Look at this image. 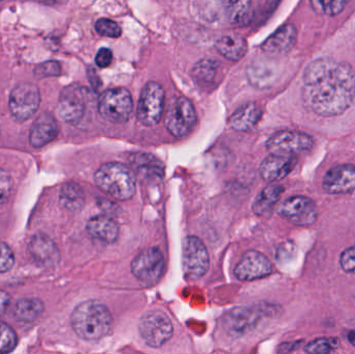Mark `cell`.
<instances>
[{
    "label": "cell",
    "instance_id": "4fadbf2b",
    "mask_svg": "<svg viewBox=\"0 0 355 354\" xmlns=\"http://www.w3.org/2000/svg\"><path fill=\"white\" fill-rule=\"evenodd\" d=\"M166 267L164 255L157 247H151L139 254L131 264L133 276L146 283H154L162 278Z\"/></svg>",
    "mask_w": 355,
    "mask_h": 354
},
{
    "label": "cell",
    "instance_id": "d590c367",
    "mask_svg": "<svg viewBox=\"0 0 355 354\" xmlns=\"http://www.w3.org/2000/svg\"><path fill=\"white\" fill-rule=\"evenodd\" d=\"M15 256L10 247L0 241V272H6L12 267Z\"/></svg>",
    "mask_w": 355,
    "mask_h": 354
},
{
    "label": "cell",
    "instance_id": "f546056e",
    "mask_svg": "<svg viewBox=\"0 0 355 354\" xmlns=\"http://www.w3.org/2000/svg\"><path fill=\"white\" fill-rule=\"evenodd\" d=\"M313 10L319 15L337 16L343 12L350 0H310Z\"/></svg>",
    "mask_w": 355,
    "mask_h": 354
},
{
    "label": "cell",
    "instance_id": "5bb4252c",
    "mask_svg": "<svg viewBox=\"0 0 355 354\" xmlns=\"http://www.w3.org/2000/svg\"><path fill=\"white\" fill-rule=\"evenodd\" d=\"M272 272V264L260 251H248L244 254L234 270L240 281H254L266 278Z\"/></svg>",
    "mask_w": 355,
    "mask_h": 354
},
{
    "label": "cell",
    "instance_id": "6da1fadb",
    "mask_svg": "<svg viewBox=\"0 0 355 354\" xmlns=\"http://www.w3.org/2000/svg\"><path fill=\"white\" fill-rule=\"evenodd\" d=\"M304 105L321 116H336L349 109L355 98V72L350 64L318 58L306 67Z\"/></svg>",
    "mask_w": 355,
    "mask_h": 354
},
{
    "label": "cell",
    "instance_id": "9a60e30c",
    "mask_svg": "<svg viewBox=\"0 0 355 354\" xmlns=\"http://www.w3.org/2000/svg\"><path fill=\"white\" fill-rule=\"evenodd\" d=\"M322 187L329 195H347L355 191V166L339 164L327 170Z\"/></svg>",
    "mask_w": 355,
    "mask_h": 354
},
{
    "label": "cell",
    "instance_id": "52a82bcc",
    "mask_svg": "<svg viewBox=\"0 0 355 354\" xmlns=\"http://www.w3.org/2000/svg\"><path fill=\"white\" fill-rule=\"evenodd\" d=\"M166 93L157 82H149L144 87L137 104V118L145 126H155L164 114Z\"/></svg>",
    "mask_w": 355,
    "mask_h": 354
},
{
    "label": "cell",
    "instance_id": "ffe728a7",
    "mask_svg": "<svg viewBox=\"0 0 355 354\" xmlns=\"http://www.w3.org/2000/svg\"><path fill=\"white\" fill-rule=\"evenodd\" d=\"M262 116V109L258 104H244L241 107L238 108L231 118H229V125L232 129L236 131H250L258 124Z\"/></svg>",
    "mask_w": 355,
    "mask_h": 354
},
{
    "label": "cell",
    "instance_id": "9c48e42d",
    "mask_svg": "<svg viewBox=\"0 0 355 354\" xmlns=\"http://www.w3.org/2000/svg\"><path fill=\"white\" fill-rule=\"evenodd\" d=\"M209 254L202 241L196 236L185 239L182 249V268L184 276L189 280H198L209 269Z\"/></svg>",
    "mask_w": 355,
    "mask_h": 354
},
{
    "label": "cell",
    "instance_id": "30bf717a",
    "mask_svg": "<svg viewBox=\"0 0 355 354\" xmlns=\"http://www.w3.org/2000/svg\"><path fill=\"white\" fill-rule=\"evenodd\" d=\"M266 147L269 153L295 156L310 152L314 147V139L306 133L283 130L275 133L267 141Z\"/></svg>",
    "mask_w": 355,
    "mask_h": 354
},
{
    "label": "cell",
    "instance_id": "4dcf8cb0",
    "mask_svg": "<svg viewBox=\"0 0 355 354\" xmlns=\"http://www.w3.org/2000/svg\"><path fill=\"white\" fill-rule=\"evenodd\" d=\"M339 339L335 337H324L315 339L304 346V351L311 354H327L337 351L340 347Z\"/></svg>",
    "mask_w": 355,
    "mask_h": 354
},
{
    "label": "cell",
    "instance_id": "e0dca14e",
    "mask_svg": "<svg viewBox=\"0 0 355 354\" xmlns=\"http://www.w3.org/2000/svg\"><path fill=\"white\" fill-rule=\"evenodd\" d=\"M29 251L35 261L44 267H54L60 262V251L47 235H35L29 242Z\"/></svg>",
    "mask_w": 355,
    "mask_h": 354
},
{
    "label": "cell",
    "instance_id": "f35d334b",
    "mask_svg": "<svg viewBox=\"0 0 355 354\" xmlns=\"http://www.w3.org/2000/svg\"><path fill=\"white\" fill-rule=\"evenodd\" d=\"M112 60V50L108 48H101L96 54L95 62L99 68H107Z\"/></svg>",
    "mask_w": 355,
    "mask_h": 354
},
{
    "label": "cell",
    "instance_id": "7402d4cb",
    "mask_svg": "<svg viewBox=\"0 0 355 354\" xmlns=\"http://www.w3.org/2000/svg\"><path fill=\"white\" fill-rule=\"evenodd\" d=\"M217 51L230 60H240L248 51V43L242 35L229 33L223 35L215 43Z\"/></svg>",
    "mask_w": 355,
    "mask_h": 354
},
{
    "label": "cell",
    "instance_id": "8992f818",
    "mask_svg": "<svg viewBox=\"0 0 355 354\" xmlns=\"http://www.w3.org/2000/svg\"><path fill=\"white\" fill-rule=\"evenodd\" d=\"M40 104L41 93L33 83H18L10 91L8 106L12 118L18 122L29 120L39 109Z\"/></svg>",
    "mask_w": 355,
    "mask_h": 354
},
{
    "label": "cell",
    "instance_id": "484cf974",
    "mask_svg": "<svg viewBox=\"0 0 355 354\" xmlns=\"http://www.w3.org/2000/svg\"><path fill=\"white\" fill-rule=\"evenodd\" d=\"M218 64L211 58L198 60L191 70V77L196 85L200 87H210L216 77Z\"/></svg>",
    "mask_w": 355,
    "mask_h": 354
},
{
    "label": "cell",
    "instance_id": "d6a6232c",
    "mask_svg": "<svg viewBox=\"0 0 355 354\" xmlns=\"http://www.w3.org/2000/svg\"><path fill=\"white\" fill-rule=\"evenodd\" d=\"M96 31L106 37H119L122 35V28L118 23L107 18H101L96 22Z\"/></svg>",
    "mask_w": 355,
    "mask_h": 354
},
{
    "label": "cell",
    "instance_id": "b9f144b4",
    "mask_svg": "<svg viewBox=\"0 0 355 354\" xmlns=\"http://www.w3.org/2000/svg\"><path fill=\"white\" fill-rule=\"evenodd\" d=\"M348 341L355 347V332H349L347 335Z\"/></svg>",
    "mask_w": 355,
    "mask_h": 354
},
{
    "label": "cell",
    "instance_id": "3957f363",
    "mask_svg": "<svg viewBox=\"0 0 355 354\" xmlns=\"http://www.w3.org/2000/svg\"><path fill=\"white\" fill-rule=\"evenodd\" d=\"M95 183L102 191L120 201H128L137 191L135 172L119 162L103 164L96 172Z\"/></svg>",
    "mask_w": 355,
    "mask_h": 354
},
{
    "label": "cell",
    "instance_id": "d4e9b609",
    "mask_svg": "<svg viewBox=\"0 0 355 354\" xmlns=\"http://www.w3.org/2000/svg\"><path fill=\"white\" fill-rule=\"evenodd\" d=\"M227 20L233 24H245L252 12V0H223Z\"/></svg>",
    "mask_w": 355,
    "mask_h": 354
},
{
    "label": "cell",
    "instance_id": "ba28073f",
    "mask_svg": "<svg viewBox=\"0 0 355 354\" xmlns=\"http://www.w3.org/2000/svg\"><path fill=\"white\" fill-rule=\"evenodd\" d=\"M196 112L191 102L185 97H177L168 104L166 110V129L175 137H183L193 129Z\"/></svg>",
    "mask_w": 355,
    "mask_h": 354
},
{
    "label": "cell",
    "instance_id": "7c38bea8",
    "mask_svg": "<svg viewBox=\"0 0 355 354\" xmlns=\"http://www.w3.org/2000/svg\"><path fill=\"white\" fill-rule=\"evenodd\" d=\"M85 89L77 83L68 85L60 91L58 112L69 124H77L85 112Z\"/></svg>",
    "mask_w": 355,
    "mask_h": 354
},
{
    "label": "cell",
    "instance_id": "cb8c5ba5",
    "mask_svg": "<svg viewBox=\"0 0 355 354\" xmlns=\"http://www.w3.org/2000/svg\"><path fill=\"white\" fill-rule=\"evenodd\" d=\"M60 203L71 212H78L85 203V195L80 185L75 182L66 183L60 189Z\"/></svg>",
    "mask_w": 355,
    "mask_h": 354
},
{
    "label": "cell",
    "instance_id": "44dd1931",
    "mask_svg": "<svg viewBox=\"0 0 355 354\" xmlns=\"http://www.w3.org/2000/svg\"><path fill=\"white\" fill-rule=\"evenodd\" d=\"M87 230L92 237L106 243H114L120 233L118 224L106 215L92 218L87 222Z\"/></svg>",
    "mask_w": 355,
    "mask_h": 354
},
{
    "label": "cell",
    "instance_id": "2e32d148",
    "mask_svg": "<svg viewBox=\"0 0 355 354\" xmlns=\"http://www.w3.org/2000/svg\"><path fill=\"white\" fill-rule=\"evenodd\" d=\"M296 163V156L270 153L261 163V177L266 182H277L289 176L295 168Z\"/></svg>",
    "mask_w": 355,
    "mask_h": 354
},
{
    "label": "cell",
    "instance_id": "7bdbcfd3",
    "mask_svg": "<svg viewBox=\"0 0 355 354\" xmlns=\"http://www.w3.org/2000/svg\"><path fill=\"white\" fill-rule=\"evenodd\" d=\"M1 1H2V0H0V2H1Z\"/></svg>",
    "mask_w": 355,
    "mask_h": 354
},
{
    "label": "cell",
    "instance_id": "83f0119b",
    "mask_svg": "<svg viewBox=\"0 0 355 354\" xmlns=\"http://www.w3.org/2000/svg\"><path fill=\"white\" fill-rule=\"evenodd\" d=\"M254 320H256V315L250 311L248 309H235L233 312H230L227 314V319H225V324H227V330L236 333H244L248 328L252 326Z\"/></svg>",
    "mask_w": 355,
    "mask_h": 354
},
{
    "label": "cell",
    "instance_id": "60d3db41",
    "mask_svg": "<svg viewBox=\"0 0 355 354\" xmlns=\"http://www.w3.org/2000/svg\"><path fill=\"white\" fill-rule=\"evenodd\" d=\"M300 342L286 343V344L279 346V353H290V351H295L300 347Z\"/></svg>",
    "mask_w": 355,
    "mask_h": 354
},
{
    "label": "cell",
    "instance_id": "ac0fdd59",
    "mask_svg": "<svg viewBox=\"0 0 355 354\" xmlns=\"http://www.w3.org/2000/svg\"><path fill=\"white\" fill-rule=\"evenodd\" d=\"M60 132L56 118L50 112H43L33 123L29 134V143L33 147H45L55 139Z\"/></svg>",
    "mask_w": 355,
    "mask_h": 354
},
{
    "label": "cell",
    "instance_id": "5b68a950",
    "mask_svg": "<svg viewBox=\"0 0 355 354\" xmlns=\"http://www.w3.org/2000/svg\"><path fill=\"white\" fill-rule=\"evenodd\" d=\"M139 334L148 346L159 348L166 344L174 334V326L166 313L151 311L139 320Z\"/></svg>",
    "mask_w": 355,
    "mask_h": 354
},
{
    "label": "cell",
    "instance_id": "277c9868",
    "mask_svg": "<svg viewBox=\"0 0 355 354\" xmlns=\"http://www.w3.org/2000/svg\"><path fill=\"white\" fill-rule=\"evenodd\" d=\"M98 110L100 116L107 122L114 124L127 122L133 112L130 91L124 87L107 89L100 98Z\"/></svg>",
    "mask_w": 355,
    "mask_h": 354
},
{
    "label": "cell",
    "instance_id": "7a4b0ae2",
    "mask_svg": "<svg viewBox=\"0 0 355 354\" xmlns=\"http://www.w3.org/2000/svg\"><path fill=\"white\" fill-rule=\"evenodd\" d=\"M71 324L79 338L87 342H96L110 334L112 316L103 303L87 301L75 308L71 315Z\"/></svg>",
    "mask_w": 355,
    "mask_h": 354
},
{
    "label": "cell",
    "instance_id": "ab89813d",
    "mask_svg": "<svg viewBox=\"0 0 355 354\" xmlns=\"http://www.w3.org/2000/svg\"><path fill=\"white\" fill-rule=\"evenodd\" d=\"M10 303V297L6 291L0 290V315L4 313Z\"/></svg>",
    "mask_w": 355,
    "mask_h": 354
},
{
    "label": "cell",
    "instance_id": "8fae6325",
    "mask_svg": "<svg viewBox=\"0 0 355 354\" xmlns=\"http://www.w3.org/2000/svg\"><path fill=\"white\" fill-rule=\"evenodd\" d=\"M279 213L295 226H312L318 218V208L310 197L293 195L282 204Z\"/></svg>",
    "mask_w": 355,
    "mask_h": 354
},
{
    "label": "cell",
    "instance_id": "603a6c76",
    "mask_svg": "<svg viewBox=\"0 0 355 354\" xmlns=\"http://www.w3.org/2000/svg\"><path fill=\"white\" fill-rule=\"evenodd\" d=\"M284 191L285 188L277 184L269 185L266 188L263 189L262 193L258 195L252 205L254 213L260 216L270 213L275 204L281 199Z\"/></svg>",
    "mask_w": 355,
    "mask_h": 354
},
{
    "label": "cell",
    "instance_id": "1f68e13d",
    "mask_svg": "<svg viewBox=\"0 0 355 354\" xmlns=\"http://www.w3.org/2000/svg\"><path fill=\"white\" fill-rule=\"evenodd\" d=\"M17 335L8 324L0 322V353H8L16 347Z\"/></svg>",
    "mask_w": 355,
    "mask_h": 354
},
{
    "label": "cell",
    "instance_id": "4316f807",
    "mask_svg": "<svg viewBox=\"0 0 355 354\" xmlns=\"http://www.w3.org/2000/svg\"><path fill=\"white\" fill-rule=\"evenodd\" d=\"M43 311V301L37 299H23L17 303L15 316L20 321L33 322L42 315Z\"/></svg>",
    "mask_w": 355,
    "mask_h": 354
},
{
    "label": "cell",
    "instance_id": "74e56055",
    "mask_svg": "<svg viewBox=\"0 0 355 354\" xmlns=\"http://www.w3.org/2000/svg\"><path fill=\"white\" fill-rule=\"evenodd\" d=\"M12 193V178L6 170L0 168V206L6 203Z\"/></svg>",
    "mask_w": 355,
    "mask_h": 354
},
{
    "label": "cell",
    "instance_id": "f1b7e54d",
    "mask_svg": "<svg viewBox=\"0 0 355 354\" xmlns=\"http://www.w3.org/2000/svg\"><path fill=\"white\" fill-rule=\"evenodd\" d=\"M132 159H135L133 166L141 174L146 176H162V162L158 161L154 156L150 154H135Z\"/></svg>",
    "mask_w": 355,
    "mask_h": 354
},
{
    "label": "cell",
    "instance_id": "e575fe53",
    "mask_svg": "<svg viewBox=\"0 0 355 354\" xmlns=\"http://www.w3.org/2000/svg\"><path fill=\"white\" fill-rule=\"evenodd\" d=\"M260 75H262V76L257 81L256 85L261 87L263 85H266V83L270 82V79L273 77V72L271 69L261 66V64L260 66L250 67V72H248V78H250V82Z\"/></svg>",
    "mask_w": 355,
    "mask_h": 354
},
{
    "label": "cell",
    "instance_id": "8d00e7d4",
    "mask_svg": "<svg viewBox=\"0 0 355 354\" xmlns=\"http://www.w3.org/2000/svg\"><path fill=\"white\" fill-rule=\"evenodd\" d=\"M340 266L347 274H355V245L348 247L341 254Z\"/></svg>",
    "mask_w": 355,
    "mask_h": 354
},
{
    "label": "cell",
    "instance_id": "836d02e7",
    "mask_svg": "<svg viewBox=\"0 0 355 354\" xmlns=\"http://www.w3.org/2000/svg\"><path fill=\"white\" fill-rule=\"evenodd\" d=\"M62 73V67L60 62L55 60L43 62L35 69V75L37 78H47V77H58Z\"/></svg>",
    "mask_w": 355,
    "mask_h": 354
},
{
    "label": "cell",
    "instance_id": "d6986e66",
    "mask_svg": "<svg viewBox=\"0 0 355 354\" xmlns=\"http://www.w3.org/2000/svg\"><path fill=\"white\" fill-rule=\"evenodd\" d=\"M296 39V27L292 24H286L277 29L262 44V50L271 55L288 53L295 45Z\"/></svg>",
    "mask_w": 355,
    "mask_h": 354
}]
</instances>
